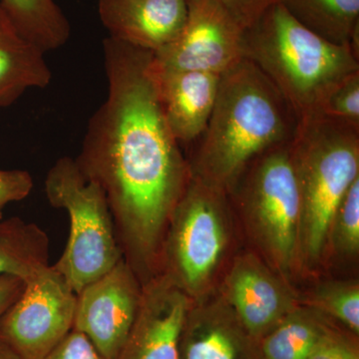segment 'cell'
Wrapping results in <instances>:
<instances>
[{"instance_id":"obj_3","label":"cell","mask_w":359,"mask_h":359,"mask_svg":"<svg viewBox=\"0 0 359 359\" xmlns=\"http://www.w3.org/2000/svg\"><path fill=\"white\" fill-rule=\"evenodd\" d=\"M241 53L275 85L299 120L316 115L328 94L359 71L351 47L321 39L278 2L243 30Z\"/></svg>"},{"instance_id":"obj_10","label":"cell","mask_w":359,"mask_h":359,"mask_svg":"<svg viewBox=\"0 0 359 359\" xmlns=\"http://www.w3.org/2000/svg\"><path fill=\"white\" fill-rule=\"evenodd\" d=\"M143 285L122 259L77 294L73 328L86 335L99 353L118 359L138 314Z\"/></svg>"},{"instance_id":"obj_19","label":"cell","mask_w":359,"mask_h":359,"mask_svg":"<svg viewBox=\"0 0 359 359\" xmlns=\"http://www.w3.org/2000/svg\"><path fill=\"white\" fill-rule=\"evenodd\" d=\"M330 323L318 311L297 306L259 340L262 359H308Z\"/></svg>"},{"instance_id":"obj_29","label":"cell","mask_w":359,"mask_h":359,"mask_svg":"<svg viewBox=\"0 0 359 359\" xmlns=\"http://www.w3.org/2000/svg\"><path fill=\"white\" fill-rule=\"evenodd\" d=\"M0 359H20L13 349L0 340Z\"/></svg>"},{"instance_id":"obj_1","label":"cell","mask_w":359,"mask_h":359,"mask_svg":"<svg viewBox=\"0 0 359 359\" xmlns=\"http://www.w3.org/2000/svg\"><path fill=\"white\" fill-rule=\"evenodd\" d=\"M103 51L107 97L90 118L75 160L105 194L123 259L144 285L161 273L168 226L190 170L163 113L153 52L112 37Z\"/></svg>"},{"instance_id":"obj_9","label":"cell","mask_w":359,"mask_h":359,"mask_svg":"<svg viewBox=\"0 0 359 359\" xmlns=\"http://www.w3.org/2000/svg\"><path fill=\"white\" fill-rule=\"evenodd\" d=\"M242 33L216 0H187L183 28L171 43L153 53V66L222 75L242 59Z\"/></svg>"},{"instance_id":"obj_25","label":"cell","mask_w":359,"mask_h":359,"mask_svg":"<svg viewBox=\"0 0 359 359\" xmlns=\"http://www.w3.org/2000/svg\"><path fill=\"white\" fill-rule=\"evenodd\" d=\"M34 182L26 170L0 169V219L7 205L20 202L32 193Z\"/></svg>"},{"instance_id":"obj_15","label":"cell","mask_w":359,"mask_h":359,"mask_svg":"<svg viewBox=\"0 0 359 359\" xmlns=\"http://www.w3.org/2000/svg\"><path fill=\"white\" fill-rule=\"evenodd\" d=\"M153 71L161 106L172 134L179 144L197 140L211 117L222 75L196 71H159L154 66Z\"/></svg>"},{"instance_id":"obj_7","label":"cell","mask_w":359,"mask_h":359,"mask_svg":"<svg viewBox=\"0 0 359 359\" xmlns=\"http://www.w3.org/2000/svg\"><path fill=\"white\" fill-rule=\"evenodd\" d=\"M290 143L259 156L233 187L259 245L280 271H289L301 250L302 193Z\"/></svg>"},{"instance_id":"obj_26","label":"cell","mask_w":359,"mask_h":359,"mask_svg":"<svg viewBox=\"0 0 359 359\" xmlns=\"http://www.w3.org/2000/svg\"><path fill=\"white\" fill-rule=\"evenodd\" d=\"M41 359H107L86 335L73 328L65 339Z\"/></svg>"},{"instance_id":"obj_5","label":"cell","mask_w":359,"mask_h":359,"mask_svg":"<svg viewBox=\"0 0 359 359\" xmlns=\"http://www.w3.org/2000/svg\"><path fill=\"white\" fill-rule=\"evenodd\" d=\"M45 194L52 207L69 217L67 244L53 266L77 294L123 259L109 204L71 157L60 158L49 169Z\"/></svg>"},{"instance_id":"obj_24","label":"cell","mask_w":359,"mask_h":359,"mask_svg":"<svg viewBox=\"0 0 359 359\" xmlns=\"http://www.w3.org/2000/svg\"><path fill=\"white\" fill-rule=\"evenodd\" d=\"M358 337L332 323L308 359H359Z\"/></svg>"},{"instance_id":"obj_16","label":"cell","mask_w":359,"mask_h":359,"mask_svg":"<svg viewBox=\"0 0 359 359\" xmlns=\"http://www.w3.org/2000/svg\"><path fill=\"white\" fill-rule=\"evenodd\" d=\"M51 79L45 52L21 34L0 6V109L29 89L45 88Z\"/></svg>"},{"instance_id":"obj_23","label":"cell","mask_w":359,"mask_h":359,"mask_svg":"<svg viewBox=\"0 0 359 359\" xmlns=\"http://www.w3.org/2000/svg\"><path fill=\"white\" fill-rule=\"evenodd\" d=\"M316 115L359 128V71L328 94Z\"/></svg>"},{"instance_id":"obj_8","label":"cell","mask_w":359,"mask_h":359,"mask_svg":"<svg viewBox=\"0 0 359 359\" xmlns=\"http://www.w3.org/2000/svg\"><path fill=\"white\" fill-rule=\"evenodd\" d=\"M77 294L53 266L25 280L0 320V340L20 359H41L74 325Z\"/></svg>"},{"instance_id":"obj_20","label":"cell","mask_w":359,"mask_h":359,"mask_svg":"<svg viewBox=\"0 0 359 359\" xmlns=\"http://www.w3.org/2000/svg\"><path fill=\"white\" fill-rule=\"evenodd\" d=\"M0 6L21 34L45 53L67 43L69 22L54 0H0Z\"/></svg>"},{"instance_id":"obj_4","label":"cell","mask_w":359,"mask_h":359,"mask_svg":"<svg viewBox=\"0 0 359 359\" xmlns=\"http://www.w3.org/2000/svg\"><path fill=\"white\" fill-rule=\"evenodd\" d=\"M290 145L302 193L301 252L318 261L337 208L359 178V128L309 116L299 120Z\"/></svg>"},{"instance_id":"obj_6","label":"cell","mask_w":359,"mask_h":359,"mask_svg":"<svg viewBox=\"0 0 359 359\" xmlns=\"http://www.w3.org/2000/svg\"><path fill=\"white\" fill-rule=\"evenodd\" d=\"M226 194L190 175L170 219L161 273L193 301L211 283L228 250Z\"/></svg>"},{"instance_id":"obj_21","label":"cell","mask_w":359,"mask_h":359,"mask_svg":"<svg viewBox=\"0 0 359 359\" xmlns=\"http://www.w3.org/2000/svg\"><path fill=\"white\" fill-rule=\"evenodd\" d=\"M308 308L328 320L339 321L344 330L359 334V287L356 283H330L309 295Z\"/></svg>"},{"instance_id":"obj_17","label":"cell","mask_w":359,"mask_h":359,"mask_svg":"<svg viewBox=\"0 0 359 359\" xmlns=\"http://www.w3.org/2000/svg\"><path fill=\"white\" fill-rule=\"evenodd\" d=\"M297 22L358 56L359 0H276ZM359 57V56H358Z\"/></svg>"},{"instance_id":"obj_11","label":"cell","mask_w":359,"mask_h":359,"mask_svg":"<svg viewBox=\"0 0 359 359\" xmlns=\"http://www.w3.org/2000/svg\"><path fill=\"white\" fill-rule=\"evenodd\" d=\"M193 302L163 273L143 285L140 309L118 359H179L180 337Z\"/></svg>"},{"instance_id":"obj_12","label":"cell","mask_w":359,"mask_h":359,"mask_svg":"<svg viewBox=\"0 0 359 359\" xmlns=\"http://www.w3.org/2000/svg\"><path fill=\"white\" fill-rule=\"evenodd\" d=\"M226 304L257 342L297 308L282 280L257 257H240L226 278Z\"/></svg>"},{"instance_id":"obj_28","label":"cell","mask_w":359,"mask_h":359,"mask_svg":"<svg viewBox=\"0 0 359 359\" xmlns=\"http://www.w3.org/2000/svg\"><path fill=\"white\" fill-rule=\"evenodd\" d=\"M25 280L14 276H0V320L8 309L20 297Z\"/></svg>"},{"instance_id":"obj_13","label":"cell","mask_w":359,"mask_h":359,"mask_svg":"<svg viewBox=\"0 0 359 359\" xmlns=\"http://www.w3.org/2000/svg\"><path fill=\"white\" fill-rule=\"evenodd\" d=\"M109 37L157 52L177 36L187 18V0H98Z\"/></svg>"},{"instance_id":"obj_27","label":"cell","mask_w":359,"mask_h":359,"mask_svg":"<svg viewBox=\"0 0 359 359\" xmlns=\"http://www.w3.org/2000/svg\"><path fill=\"white\" fill-rule=\"evenodd\" d=\"M243 30L255 22L276 0H216Z\"/></svg>"},{"instance_id":"obj_2","label":"cell","mask_w":359,"mask_h":359,"mask_svg":"<svg viewBox=\"0 0 359 359\" xmlns=\"http://www.w3.org/2000/svg\"><path fill=\"white\" fill-rule=\"evenodd\" d=\"M297 123L275 85L242 58L222 74L214 109L189 166L190 175L230 192L252 161L292 140Z\"/></svg>"},{"instance_id":"obj_18","label":"cell","mask_w":359,"mask_h":359,"mask_svg":"<svg viewBox=\"0 0 359 359\" xmlns=\"http://www.w3.org/2000/svg\"><path fill=\"white\" fill-rule=\"evenodd\" d=\"M49 238L39 226L13 217L0 219V276L28 280L49 266Z\"/></svg>"},{"instance_id":"obj_14","label":"cell","mask_w":359,"mask_h":359,"mask_svg":"<svg viewBox=\"0 0 359 359\" xmlns=\"http://www.w3.org/2000/svg\"><path fill=\"white\" fill-rule=\"evenodd\" d=\"M179 359H262L259 342L228 304L193 302L182 328Z\"/></svg>"},{"instance_id":"obj_22","label":"cell","mask_w":359,"mask_h":359,"mask_svg":"<svg viewBox=\"0 0 359 359\" xmlns=\"http://www.w3.org/2000/svg\"><path fill=\"white\" fill-rule=\"evenodd\" d=\"M330 238L340 252L355 254L359 249V178L348 189L337 208Z\"/></svg>"}]
</instances>
